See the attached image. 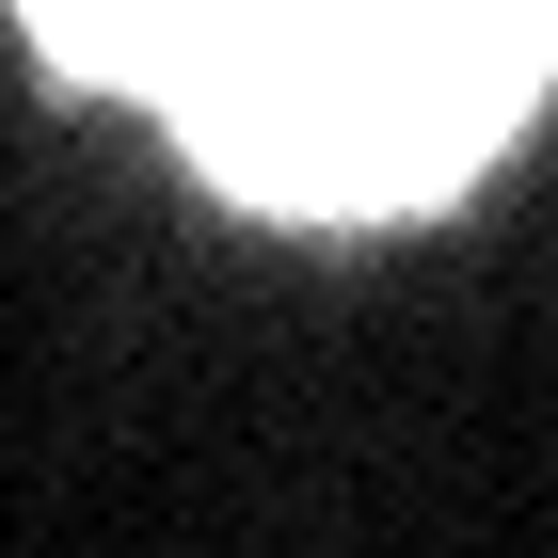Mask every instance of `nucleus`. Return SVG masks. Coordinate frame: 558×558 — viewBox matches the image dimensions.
<instances>
[{
  "label": "nucleus",
  "instance_id": "f257e3e1",
  "mask_svg": "<svg viewBox=\"0 0 558 558\" xmlns=\"http://www.w3.org/2000/svg\"><path fill=\"white\" fill-rule=\"evenodd\" d=\"M208 16H223V0H33L48 64H81V81H144V96L208 48Z\"/></svg>",
  "mask_w": 558,
  "mask_h": 558
}]
</instances>
